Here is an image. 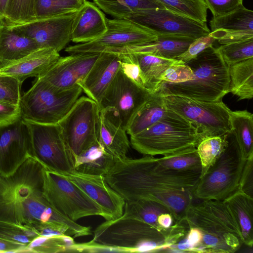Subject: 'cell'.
<instances>
[{"label": "cell", "mask_w": 253, "mask_h": 253, "mask_svg": "<svg viewBox=\"0 0 253 253\" xmlns=\"http://www.w3.org/2000/svg\"><path fill=\"white\" fill-rule=\"evenodd\" d=\"M202 168L177 170L164 167L158 158L144 155L117 159L104 175L109 185L125 201L141 199L162 203L171 211L174 223L183 219L193 204Z\"/></svg>", "instance_id": "1"}, {"label": "cell", "mask_w": 253, "mask_h": 253, "mask_svg": "<svg viewBox=\"0 0 253 253\" xmlns=\"http://www.w3.org/2000/svg\"><path fill=\"white\" fill-rule=\"evenodd\" d=\"M45 167L33 156L12 174H0V221L14 224L41 236L47 225L68 226L77 237L91 235L89 226L72 221L56 211L43 195Z\"/></svg>", "instance_id": "2"}, {"label": "cell", "mask_w": 253, "mask_h": 253, "mask_svg": "<svg viewBox=\"0 0 253 253\" xmlns=\"http://www.w3.org/2000/svg\"><path fill=\"white\" fill-rule=\"evenodd\" d=\"M93 233L92 242L121 253L167 252L184 236L176 224L160 229L125 213L117 219L106 220Z\"/></svg>", "instance_id": "3"}, {"label": "cell", "mask_w": 253, "mask_h": 253, "mask_svg": "<svg viewBox=\"0 0 253 253\" xmlns=\"http://www.w3.org/2000/svg\"><path fill=\"white\" fill-rule=\"evenodd\" d=\"M185 63L192 71L191 80L179 83L162 82L155 92L204 101L221 100L229 93L228 67L217 48L211 46Z\"/></svg>", "instance_id": "4"}, {"label": "cell", "mask_w": 253, "mask_h": 253, "mask_svg": "<svg viewBox=\"0 0 253 253\" xmlns=\"http://www.w3.org/2000/svg\"><path fill=\"white\" fill-rule=\"evenodd\" d=\"M184 218L189 228L195 227L202 234L196 253H233L243 244L239 228L223 201L192 204Z\"/></svg>", "instance_id": "5"}, {"label": "cell", "mask_w": 253, "mask_h": 253, "mask_svg": "<svg viewBox=\"0 0 253 253\" xmlns=\"http://www.w3.org/2000/svg\"><path fill=\"white\" fill-rule=\"evenodd\" d=\"M132 148L144 155L165 156L196 147L199 134L196 126L169 109L159 121L130 136Z\"/></svg>", "instance_id": "6"}, {"label": "cell", "mask_w": 253, "mask_h": 253, "mask_svg": "<svg viewBox=\"0 0 253 253\" xmlns=\"http://www.w3.org/2000/svg\"><path fill=\"white\" fill-rule=\"evenodd\" d=\"M80 85L62 89L37 78L32 86L21 96V117L40 124H57L67 115L80 96Z\"/></svg>", "instance_id": "7"}, {"label": "cell", "mask_w": 253, "mask_h": 253, "mask_svg": "<svg viewBox=\"0 0 253 253\" xmlns=\"http://www.w3.org/2000/svg\"><path fill=\"white\" fill-rule=\"evenodd\" d=\"M246 161L233 134H229L224 151L201 176L194 198L223 201L233 194L238 190Z\"/></svg>", "instance_id": "8"}, {"label": "cell", "mask_w": 253, "mask_h": 253, "mask_svg": "<svg viewBox=\"0 0 253 253\" xmlns=\"http://www.w3.org/2000/svg\"><path fill=\"white\" fill-rule=\"evenodd\" d=\"M163 96L169 109L194 124L198 130L199 140L206 136L232 133L230 121L231 110L222 100L204 101L178 95Z\"/></svg>", "instance_id": "9"}, {"label": "cell", "mask_w": 253, "mask_h": 253, "mask_svg": "<svg viewBox=\"0 0 253 253\" xmlns=\"http://www.w3.org/2000/svg\"><path fill=\"white\" fill-rule=\"evenodd\" d=\"M43 195L61 214L76 222L88 216L104 217L100 207L65 175L45 168Z\"/></svg>", "instance_id": "10"}, {"label": "cell", "mask_w": 253, "mask_h": 253, "mask_svg": "<svg viewBox=\"0 0 253 253\" xmlns=\"http://www.w3.org/2000/svg\"><path fill=\"white\" fill-rule=\"evenodd\" d=\"M25 122L31 134L33 156L45 168L58 173L74 171V157L59 125Z\"/></svg>", "instance_id": "11"}, {"label": "cell", "mask_w": 253, "mask_h": 253, "mask_svg": "<svg viewBox=\"0 0 253 253\" xmlns=\"http://www.w3.org/2000/svg\"><path fill=\"white\" fill-rule=\"evenodd\" d=\"M100 108L88 97H79L59 122L64 138L74 157L89 148L98 140Z\"/></svg>", "instance_id": "12"}, {"label": "cell", "mask_w": 253, "mask_h": 253, "mask_svg": "<svg viewBox=\"0 0 253 253\" xmlns=\"http://www.w3.org/2000/svg\"><path fill=\"white\" fill-rule=\"evenodd\" d=\"M152 93L135 83L120 68L99 106L126 130L132 117Z\"/></svg>", "instance_id": "13"}, {"label": "cell", "mask_w": 253, "mask_h": 253, "mask_svg": "<svg viewBox=\"0 0 253 253\" xmlns=\"http://www.w3.org/2000/svg\"><path fill=\"white\" fill-rule=\"evenodd\" d=\"M107 30L99 38L87 42L67 46L71 54L101 53L108 50L146 42L157 38L144 26L126 18H107Z\"/></svg>", "instance_id": "14"}, {"label": "cell", "mask_w": 253, "mask_h": 253, "mask_svg": "<svg viewBox=\"0 0 253 253\" xmlns=\"http://www.w3.org/2000/svg\"><path fill=\"white\" fill-rule=\"evenodd\" d=\"M76 12L35 17L18 23H4L8 28L34 40L40 48H51L59 52L71 41L72 24Z\"/></svg>", "instance_id": "15"}, {"label": "cell", "mask_w": 253, "mask_h": 253, "mask_svg": "<svg viewBox=\"0 0 253 253\" xmlns=\"http://www.w3.org/2000/svg\"><path fill=\"white\" fill-rule=\"evenodd\" d=\"M129 19L144 26L156 36L197 39L211 32L206 22L195 20L166 8L142 10Z\"/></svg>", "instance_id": "16"}, {"label": "cell", "mask_w": 253, "mask_h": 253, "mask_svg": "<svg viewBox=\"0 0 253 253\" xmlns=\"http://www.w3.org/2000/svg\"><path fill=\"white\" fill-rule=\"evenodd\" d=\"M33 156L32 139L26 122L21 117L14 122L0 126V174H13Z\"/></svg>", "instance_id": "17"}, {"label": "cell", "mask_w": 253, "mask_h": 253, "mask_svg": "<svg viewBox=\"0 0 253 253\" xmlns=\"http://www.w3.org/2000/svg\"><path fill=\"white\" fill-rule=\"evenodd\" d=\"M63 175L100 207L106 220H114L123 215L126 201L109 185L104 176L76 171Z\"/></svg>", "instance_id": "18"}, {"label": "cell", "mask_w": 253, "mask_h": 253, "mask_svg": "<svg viewBox=\"0 0 253 253\" xmlns=\"http://www.w3.org/2000/svg\"><path fill=\"white\" fill-rule=\"evenodd\" d=\"M100 53H77L60 57L45 73L38 77L59 88L79 85L100 56Z\"/></svg>", "instance_id": "19"}, {"label": "cell", "mask_w": 253, "mask_h": 253, "mask_svg": "<svg viewBox=\"0 0 253 253\" xmlns=\"http://www.w3.org/2000/svg\"><path fill=\"white\" fill-rule=\"evenodd\" d=\"M210 34L221 44L253 38V11L243 5L234 11L212 17Z\"/></svg>", "instance_id": "20"}, {"label": "cell", "mask_w": 253, "mask_h": 253, "mask_svg": "<svg viewBox=\"0 0 253 253\" xmlns=\"http://www.w3.org/2000/svg\"><path fill=\"white\" fill-rule=\"evenodd\" d=\"M121 67L118 54L101 52L84 80L79 84L88 97L99 106L105 91Z\"/></svg>", "instance_id": "21"}, {"label": "cell", "mask_w": 253, "mask_h": 253, "mask_svg": "<svg viewBox=\"0 0 253 253\" xmlns=\"http://www.w3.org/2000/svg\"><path fill=\"white\" fill-rule=\"evenodd\" d=\"M58 52L51 48H41L17 60L0 66V75L17 79L22 84L30 77L38 78L59 59Z\"/></svg>", "instance_id": "22"}, {"label": "cell", "mask_w": 253, "mask_h": 253, "mask_svg": "<svg viewBox=\"0 0 253 253\" xmlns=\"http://www.w3.org/2000/svg\"><path fill=\"white\" fill-rule=\"evenodd\" d=\"M107 18L95 4L85 1L77 11L71 30V41L85 43L93 41L107 31Z\"/></svg>", "instance_id": "23"}, {"label": "cell", "mask_w": 253, "mask_h": 253, "mask_svg": "<svg viewBox=\"0 0 253 253\" xmlns=\"http://www.w3.org/2000/svg\"><path fill=\"white\" fill-rule=\"evenodd\" d=\"M195 39L186 37L158 35L155 40L146 42L114 48L105 52L118 54L147 53L165 58L176 59Z\"/></svg>", "instance_id": "24"}, {"label": "cell", "mask_w": 253, "mask_h": 253, "mask_svg": "<svg viewBox=\"0 0 253 253\" xmlns=\"http://www.w3.org/2000/svg\"><path fill=\"white\" fill-rule=\"evenodd\" d=\"M98 140L109 153L118 159L127 157L130 141L126 130L107 112L100 110L98 125Z\"/></svg>", "instance_id": "25"}, {"label": "cell", "mask_w": 253, "mask_h": 253, "mask_svg": "<svg viewBox=\"0 0 253 253\" xmlns=\"http://www.w3.org/2000/svg\"><path fill=\"white\" fill-rule=\"evenodd\" d=\"M121 54L138 66L144 87L152 92H155L158 89L162 83L161 77L166 70L180 61L147 53Z\"/></svg>", "instance_id": "26"}, {"label": "cell", "mask_w": 253, "mask_h": 253, "mask_svg": "<svg viewBox=\"0 0 253 253\" xmlns=\"http://www.w3.org/2000/svg\"><path fill=\"white\" fill-rule=\"evenodd\" d=\"M40 48L32 39L8 28L0 26V66L21 59Z\"/></svg>", "instance_id": "27"}, {"label": "cell", "mask_w": 253, "mask_h": 253, "mask_svg": "<svg viewBox=\"0 0 253 253\" xmlns=\"http://www.w3.org/2000/svg\"><path fill=\"white\" fill-rule=\"evenodd\" d=\"M223 201L239 228L243 244L252 248L253 198L238 190Z\"/></svg>", "instance_id": "28"}, {"label": "cell", "mask_w": 253, "mask_h": 253, "mask_svg": "<svg viewBox=\"0 0 253 253\" xmlns=\"http://www.w3.org/2000/svg\"><path fill=\"white\" fill-rule=\"evenodd\" d=\"M74 157V171L90 175L104 176L117 159L107 151L98 141Z\"/></svg>", "instance_id": "29"}, {"label": "cell", "mask_w": 253, "mask_h": 253, "mask_svg": "<svg viewBox=\"0 0 253 253\" xmlns=\"http://www.w3.org/2000/svg\"><path fill=\"white\" fill-rule=\"evenodd\" d=\"M168 111L163 95L152 93L132 117L126 133L131 136L140 132L159 121Z\"/></svg>", "instance_id": "30"}, {"label": "cell", "mask_w": 253, "mask_h": 253, "mask_svg": "<svg viewBox=\"0 0 253 253\" xmlns=\"http://www.w3.org/2000/svg\"><path fill=\"white\" fill-rule=\"evenodd\" d=\"M93 3L101 10L114 18L129 19L142 10L166 8L155 0H93Z\"/></svg>", "instance_id": "31"}, {"label": "cell", "mask_w": 253, "mask_h": 253, "mask_svg": "<svg viewBox=\"0 0 253 253\" xmlns=\"http://www.w3.org/2000/svg\"><path fill=\"white\" fill-rule=\"evenodd\" d=\"M232 133L244 159L253 155V115L246 110L231 111Z\"/></svg>", "instance_id": "32"}, {"label": "cell", "mask_w": 253, "mask_h": 253, "mask_svg": "<svg viewBox=\"0 0 253 253\" xmlns=\"http://www.w3.org/2000/svg\"><path fill=\"white\" fill-rule=\"evenodd\" d=\"M229 93L238 97V100L253 97V57L228 67Z\"/></svg>", "instance_id": "33"}, {"label": "cell", "mask_w": 253, "mask_h": 253, "mask_svg": "<svg viewBox=\"0 0 253 253\" xmlns=\"http://www.w3.org/2000/svg\"><path fill=\"white\" fill-rule=\"evenodd\" d=\"M124 210L123 213L138 218L160 229L167 228H162L158 225L157 219L159 215L164 213L172 214L169 209L162 203L145 199L126 201Z\"/></svg>", "instance_id": "34"}, {"label": "cell", "mask_w": 253, "mask_h": 253, "mask_svg": "<svg viewBox=\"0 0 253 253\" xmlns=\"http://www.w3.org/2000/svg\"><path fill=\"white\" fill-rule=\"evenodd\" d=\"M228 135L209 136L198 140L196 148L201 163L202 175L224 151L228 144Z\"/></svg>", "instance_id": "35"}, {"label": "cell", "mask_w": 253, "mask_h": 253, "mask_svg": "<svg viewBox=\"0 0 253 253\" xmlns=\"http://www.w3.org/2000/svg\"><path fill=\"white\" fill-rule=\"evenodd\" d=\"M75 244L74 238L70 236H40L28 244L24 253L73 252Z\"/></svg>", "instance_id": "36"}, {"label": "cell", "mask_w": 253, "mask_h": 253, "mask_svg": "<svg viewBox=\"0 0 253 253\" xmlns=\"http://www.w3.org/2000/svg\"><path fill=\"white\" fill-rule=\"evenodd\" d=\"M167 9L196 21L207 22V7L204 0H155Z\"/></svg>", "instance_id": "37"}, {"label": "cell", "mask_w": 253, "mask_h": 253, "mask_svg": "<svg viewBox=\"0 0 253 253\" xmlns=\"http://www.w3.org/2000/svg\"><path fill=\"white\" fill-rule=\"evenodd\" d=\"M165 167L177 170L202 168L196 147L191 148L158 158Z\"/></svg>", "instance_id": "38"}, {"label": "cell", "mask_w": 253, "mask_h": 253, "mask_svg": "<svg viewBox=\"0 0 253 253\" xmlns=\"http://www.w3.org/2000/svg\"><path fill=\"white\" fill-rule=\"evenodd\" d=\"M217 49L224 62L229 67L253 57V38L222 44Z\"/></svg>", "instance_id": "39"}, {"label": "cell", "mask_w": 253, "mask_h": 253, "mask_svg": "<svg viewBox=\"0 0 253 253\" xmlns=\"http://www.w3.org/2000/svg\"><path fill=\"white\" fill-rule=\"evenodd\" d=\"M81 0H36V17H46L77 11L83 4Z\"/></svg>", "instance_id": "40"}, {"label": "cell", "mask_w": 253, "mask_h": 253, "mask_svg": "<svg viewBox=\"0 0 253 253\" xmlns=\"http://www.w3.org/2000/svg\"><path fill=\"white\" fill-rule=\"evenodd\" d=\"M35 4L36 0H9L4 22L18 23L35 17Z\"/></svg>", "instance_id": "41"}, {"label": "cell", "mask_w": 253, "mask_h": 253, "mask_svg": "<svg viewBox=\"0 0 253 253\" xmlns=\"http://www.w3.org/2000/svg\"><path fill=\"white\" fill-rule=\"evenodd\" d=\"M40 234L14 224L0 221V237L28 246Z\"/></svg>", "instance_id": "42"}, {"label": "cell", "mask_w": 253, "mask_h": 253, "mask_svg": "<svg viewBox=\"0 0 253 253\" xmlns=\"http://www.w3.org/2000/svg\"><path fill=\"white\" fill-rule=\"evenodd\" d=\"M22 84L16 78L0 75V101L19 105Z\"/></svg>", "instance_id": "43"}, {"label": "cell", "mask_w": 253, "mask_h": 253, "mask_svg": "<svg viewBox=\"0 0 253 253\" xmlns=\"http://www.w3.org/2000/svg\"><path fill=\"white\" fill-rule=\"evenodd\" d=\"M193 72L190 67L180 61L168 68L161 77L162 82L179 83L192 79Z\"/></svg>", "instance_id": "44"}, {"label": "cell", "mask_w": 253, "mask_h": 253, "mask_svg": "<svg viewBox=\"0 0 253 253\" xmlns=\"http://www.w3.org/2000/svg\"><path fill=\"white\" fill-rule=\"evenodd\" d=\"M215 39L209 34L195 39L187 50L176 59L184 63L195 58L206 49L213 46Z\"/></svg>", "instance_id": "45"}, {"label": "cell", "mask_w": 253, "mask_h": 253, "mask_svg": "<svg viewBox=\"0 0 253 253\" xmlns=\"http://www.w3.org/2000/svg\"><path fill=\"white\" fill-rule=\"evenodd\" d=\"M204 1L213 17L229 13L243 5V0H204Z\"/></svg>", "instance_id": "46"}, {"label": "cell", "mask_w": 253, "mask_h": 253, "mask_svg": "<svg viewBox=\"0 0 253 253\" xmlns=\"http://www.w3.org/2000/svg\"><path fill=\"white\" fill-rule=\"evenodd\" d=\"M238 190L253 198V155L249 157L246 161Z\"/></svg>", "instance_id": "47"}, {"label": "cell", "mask_w": 253, "mask_h": 253, "mask_svg": "<svg viewBox=\"0 0 253 253\" xmlns=\"http://www.w3.org/2000/svg\"><path fill=\"white\" fill-rule=\"evenodd\" d=\"M20 117L19 105L0 101V126L12 123Z\"/></svg>", "instance_id": "48"}, {"label": "cell", "mask_w": 253, "mask_h": 253, "mask_svg": "<svg viewBox=\"0 0 253 253\" xmlns=\"http://www.w3.org/2000/svg\"><path fill=\"white\" fill-rule=\"evenodd\" d=\"M27 246L0 237V253H24Z\"/></svg>", "instance_id": "49"}, {"label": "cell", "mask_w": 253, "mask_h": 253, "mask_svg": "<svg viewBox=\"0 0 253 253\" xmlns=\"http://www.w3.org/2000/svg\"><path fill=\"white\" fill-rule=\"evenodd\" d=\"M186 238L191 247V252H196L202 241L200 231L195 227H189Z\"/></svg>", "instance_id": "50"}, {"label": "cell", "mask_w": 253, "mask_h": 253, "mask_svg": "<svg viewBox=\"0 0 253 253\" xmlns=\"http://www.w3.org/2000/svg\"><path fill=\"white\" fill-rule=\"evenodd\" d=\"M157 222L160 227L169 228L174 224V218L171 213H164L159 215Z\"/></svg>", "instance_id": "51"}, {"label": "cell", "mask_w": 253, "mask_h": 253, "mask_svg": "<svg viewBox=\"0 0 253 253\" xmlns=\"http://www.w3.org/2000/svg\"><path fill=\"white\" fill-rule=\"evenodd\" d=\"M9 0H0V22H4V15Z\"/></svg>", "instance_id": "52"}, {"label": "cell", "mask_w": 253, "mask_h": 253, "mask_svg": "<svg viewBox=\"0 0 253 253\" xmlns=\"http://www.w3.org/2000/svg\"><path fill=\"white\" fill-rule=\"evenodd\" d=\"M81 1H82L83 2H84L85 1H86V0H81Z\"/></svg>", "instance_id": "53"}, {"label": "cell", "mask_w": 253, "mask_h": 253, "mask_svg": "<svg viewBox=\"0 0 253 253\" xmlns=\"http://www.w3.org/2000/svg\"><path fill=\"white\" fill-rule=\"evenodd\" d=\"M2 22H0V26L1 24V23H2Z\"/></svg>", "instance_id": "54"}]
</instances>
